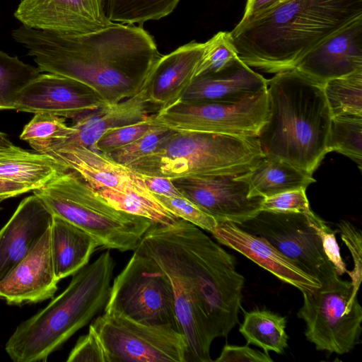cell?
<instances>
[{
	"instance_id": "obj_46",
	"label": "cell",
	"mask_w": 362,
	"mask_h": 362,
	"mask_svg": "<svg viewBox=\"0 0 362 362\" xmlns=\"http://www.w3.org/2000/svg\"><path fill=\"white\" fill-rule=\"evenodd\" d=\"M14 145L8 139L7 135L5 133L0 132V150L11 148Z\"/></svg>"
},
{
	"instance_id": "obj_39",
	"label": "cell",
	"mask_w": 362,
	"mask_h": 362,
	"mask_svg": "<svg viewBox=\"0 0 362 362\" xmlns=\"http://www.w3.org/2000/svg\"><path fill=\"white\" fill-rule=\"evenodd\" d=\"M309 222L317 230L322 245L324 252L334 265L337 274L340 276L345 273H349L346 264L344 262L340 248L336 239L337 230H333L326 223L316 215L312 210L306 214Z\"/></svg>"
},
{
	"instance_id": "obj_7",
	"label": "cell",
	"mask_w": 362,
	"mask_h": 362,
	"mask_svg": "<svg viewBox=\"0 0 362 362\" xmlns=\"http://www.w3.org/2000/svg\"><path fill=\"white\" fill-rule=\"evenodd\" d=\"M33 192L52 215L91 235L100 247L134 251L144 234L155 224L146 218L114 208L71 170Z\"/></svg>"
},
{
	"instance_id": "obj_2",
	"label": "cell",
	"mask_w": 362,
	"mask_h": 362,
	"mask_svg": "<svg viewBox=\"0 0 362 362\" xmlns=\"http://www.w3.org/2000/svg\"><path fill=\"white\" fill-rule=\"evenodd\" d=\"M171 267L192 293L214 339L239 322L244 276L235 258L201 228L182 219L153 224L135 250Z\"/></svg>"
},
{
	"instance_id": "obj_17",
	"label": "cell",
	"mask_w": 362,
	"mask_h": 362,
	"mask_svg": "<svg viewBox=\"0 0 362 362\" xmlns=\"http://www.w3.org/2000/svg\"><path fill=\"white\" fill-rule=\"evenodd\" d=\"M295 69L322 86L362 69V17L313 48Z\"/></svg>"
},
{
	"instance_id": "obj_42",
	"label": "cell",
	"mask_w": 362,
	"mask_h": 362,
	"mask_svg": "<svg viewBox=\"0 0 362 362\" xmlns=\"http://www.w3.org/2000/svg\"><path fill=\"white\" fill-rule=\"evenodd\" d=\"M216 362H272L268 352L259 351L248 346L226 344L223 348Z\"/></svg>"
},
{
	"instance_id": "obj_6",
	"label": "cell",
	"mask_w": 362,
	"mask_h": 362,
	"mask_svg": "<svg viewBox=\"0 0 362 362\" xmlns=\"http://www.w3.org/2000/svg\"><path fill=\"white\" fill-rule=\"evenodd\" d=\"M263 156L257 137L172 130L153 151L125 166L171 180L240 175Z\"/></svg>"
},
{
	"instance_id": "obj_15",
	"label": "cell",
	"mask_w": 362,
	"mask_h": 362,
	"mask_svg": "<svg viewBox=\"0 0 362 362\" xmlns=\"http://www.w3.org/2000/svg\"><path fill=\"white\" fill-rule=\"evenodd\" d=\"M152 111L156 110L148 101L143 88L129 98L105 104L74 120L70 131L62 136L29 144L43 154L72 146L91 148L107 130L146 119Z\"/></svg>"
},
{
	"instance_id": "obj_37",
	"label": "cell",
	"mask_w": 362,
	"mask_h": 362,
	"mask_svg": "<svg viewBox=\"0 0 362 362\" xmlns=\"http://www.w3.org/2000/svg\"><path fill=\"white\" fill-rule=\"evenodd\" d=\"M342 241L346 245L353 259L354 267L348 273L351 278L352 293L349 304H351L357 298L358 291L362 279V236L361 232L352 223L341 220L337 223V230Z\"/></svg>"
},
{
	"instance_id": "obj_31",
	"label": "cell",
	"mask_w": 362,
	"mask_h": 362,
	"mask_svg": "<svg viewBox=\"0 0 362 362\" xmlns=\"http://www.w3.org/2000/svg\"><path fill=\"white\" fill-rule=\"evenodd\" d=\"M42 72L0 50V110H14L18 93Z\"/></svg>"
},
{
	"instance_id": "obj_36",
	"label": "cell",
	"mask_w": 362,
	"mask_h": 362,
	"mask_svg": "<svg viewBox=\"0 0 362 362\" xmlns=\"http://www.w3.org/2000/svg\"><path fill=\"white\" fill-rule=\"evenodd\" d=\"M65 118L46 112L35 113L25 125L20 139L28 143L45 141L65 135L70 131Z\"/></svg>"
},
{
	"instance_id": "obj_30",
	"label": "cell",
	"mask_w": 362,
	"mask_h": 362,
	"mask_svg": "<svg viewBox=\"0 0 362 362\" xmlns=\"http://www.w3.org/2000/svg\"><path fill=\"white\" fill-rule=\"evenodd\" d=\"M323 90L332 117H362V69L327 81Z\"/></svg>"
},
{
	"instance_id": "obj_28",
	"label": "cell",
	"mask_w": 362,
	"mask_h": 362,
	"mask_svg": "<svg viewBox=\"0 0 362 362\" xmlns=\"http://www.w3.org/2000/svg\"><path fill=\"white\" fill-rule=\"evenodd\" d=\"M95 190L114 208L146 218L155 224L171 225L180 219L148 189L121 192L110 187H101Z\"/></svg>"
},
{
	"instance_id": "obj_3",
	"label": "cell",
	"mask_w": 362,
	"mask_h": 362,
	"mask_svg": "<svg viewBox=\"0 0 362 362\" xmlns=\"http://www.w3.org/2000/svg\"><path fill=\"white\" fill-rule=\"evenodd\" d=\"M362 17V0H286L230 32L239 59L267 73L294 69L327 37Z\"/></svg>"
},
{
	"instance_id": "obj_21",
	"label": "cell",
	"mask_w": 362,
	"mask_h": 362,
	"mask_svg": "<svg viewBox=\"0 0 362 362\" xmlns=\"http://www.w3.org/2000/svg\"><path fill=\"white\" fill-rule=\"evenodd\" d=\"M53 215L35 194L24 198L0 230V280L36 245Z\"/></svg>"
},
{
	"instance_id": "obj_33",
	"label": "cell",
	"mask_w": 362,
	"mask_h": 362,
	"mask_svg": "<svg viewBox=\"0 0 362 362\" xmlns=\"http://www.w3.org/2000/svg\"><path fill=\"white\" fill-rule=\"evenodd\" d=\"M204 44V50L195 78L216 73L238 57L237 51L228 31L217 33Z\"/></svg>"
},
{
	"instance_id": "obj_14",
	"label": "cell",
	"mask_w": 362,
	"mask_h": 362,
	"mask_svg": "<svg viewBox=\"0 0 362 362\" xmlns=\"http://www.w3.org/2000/svg\"><path fill=\"white\" fill-rule=\"evenodd\" d=\"M107 104L93 88L59 74H40L18 93L14 110L46 112L73 121Z\"/></svg>"
},
{
	"instance_id": "obj_9",
	"label": "cell",
	"mask_w": 362,
	"mask_h": 362,
	"mask_svg": "<svg viewBox=\"0 0 362 362\" xmlns=\"http://www.w3.org/2000/svg\"><path fill=\"white\" fill-rule=\"evenodd\" d=\"M298 317L305 322V335L318 351L337 354L350 352L361 332L362 308L356 298L349 305L351 281L339 276L319 288L301 291Z\"/></svg>"
},
{
	"instance_id": "obj_26",
	"label": "cell",
	"mask_w": 362,
	"mask_h": 362,
	"mask_svg": "<svg viewBox=\"0 0 362 362\" xmlns=\"http://www.w3.org/2000/svg\"><path fill=\"white\" fill-rule=\"evenodd\" d=\"M67 170L47 154L30 153L16 146L0 150V179L28 185L33 190Z\"/></svg>"
},
{
	"instance_id": "obj_8",
	"label": "cell",
	"mask_w": 362,
	"mask_h": 362,
	"mask_svg": "<svg viewBox=\"0 0 362 362\" xmlns=\"http://www.w3.org/2000/svg\"><path fill=\"white\" fill-rule=\"evenodd\" d=\"M104 310L146 325L179 331L168 276L155 260L137 250L114 279Z\"/></svg>"
},
{
	"instance_id": "obj_5",
	"label": "cell",
	"mask_w": 362,
	"mask_h": 362,
	"mask_svg": "<svg viewBox=\"0 0 362 362\" xmlns=\"http://www.w3.org/2000/svg\"><path fill=\"white\" fill-rule=\"evenodd\" d=\"M115 262L109 250L86 264L45 308L19 324L6 343L15 362L45 361L107 302Z\"/></svg>"
},
{
	"instance_id": "obj_12",
	"label": "cell",
	"mask_w": 362,
	"mask_h": 362,
	"mask_svg": "<svg viewBox=\"0 0 362 362\" xmlns=\"http://www.w3.org/2000/svg\"><path fill=\"white\" fill-rule=\"evenodd\" d=\"M236 225L267 240L320 284L339 276L327 257L320 238L306 214L259 210Z\"/></svg>"
},
{
	"instance_id": "obj_24",
	"label": "cell",
	"mask_w": 362,
	"mask_h": 362,
	"mask_svg": "<svg viewBox=\"0 0 362 362\" xmlns=\"http://www.w3.org/2000/svg\"><path fill=\"white\" fill-rule=\"evenodd\" d=\"M99 247L89 233L53 215L50 226V248L54 273L60 280L74 275L88 264Z\"/></svg>"
},
{
	"instance_id": "obj_48",
	"label": "cell",
	"mask_w": 362,
	"mask_h": 362,
	"mask_svg": "<svg viewBox=\"0 0 362 362\" xmlns=\"http://www.w3.org/2000/svg\"><path fill=\"white\" fill-rule=\"evenodd\" d=\"M286 1V0H280V2H279V3H281V2H282V1Z\"/></svg>"
},
{
	"instance_id": "obj_40",
	"label": "cell",
	"mask_w": 362,
	"mask_h": 362,
	"mask_svg": "<svg viewBox=\"0 0 362 362\" xmlns=\"http://www.w3.org/2000/svg\"><path fill=\"white\" fill-rule=\"evenodd\" d=\"M305 189V188H300L284 192L272 197H264L260 210L308 214L311 209Z\"/></svg>"
},
{
	"instance_id": "obj_47",
	"label": "cell",
	"mask_w": 362,
	"mask_h": 362,
	"mask_svg": "<svg viewBox=\"0 0 362 362\" xmlns=\"http://www.w3.org/2000/svg\"><path fill=\"white\" fill-rule=\"evenodd\" d=\"M6 199H7V198H6V197H0V210L1 209V202H2L4 200Z\"/></svg>"
},
{
	"instance_id": "obj_22",
	"label": "cell",
	"mask_w": 362,
	"mask_h": 362,
	"mask_svg": "<svg viewBox=\"0 0 362 362\" xmlns=\"http://www.w3.org/2000/svg\"><path fill=\"white\" fill-rule=\"evenodd\" d=\"M267 87V79L236 57L222 70L196 77L180 101L235 103Z\"/></svg>"
},
{
	"instance_id": "obj_4",
	"label": "cell",
	"mask_w": 362,
	"mask_h": 362,
	"mask_svg": "<svg viewBox=\"0 0 362 362\" xmlns=\"http://www.w3.org/2000/svg\"><path fill=\"white\" fill-rule=\"evenodd\" d=\"M268 115L257 136L264 156L313 175L327 151L332 115L323 86L296 69L267 80Z\"/></svg>"
},
{
	"instance_id": "obj_44",
	"label": "cell",
	"mask_w": 362,
	"mask_h": 362,
	"mask_svg": "<svg viewBox=\"0 0 362 362\" xmlns=\"http://www.w3.org/2000/svg\"><path fill=\"white\" fill-rule=\"evenodd\" d=\"M280 0H247L243 16L240 22H245L277 5Z\"/></svg>"
},
{
	"instance_id": "obj_18",
	"label": "cell",
	"mask_w": 362,
	"mask_h": 362,
	"mask_svg": "<svg viewBox=\"0 0 362 362\" xmlns=\"http://www.w3.org/2000/svg\"><path fill=\"white\" fill-rule=\"evenodd\" d=\"M59 281L51 255L49 228L33 250L0 280V299L15 305L42 302L53 298Z\"/></svg>"
},
{
	"instance_id": "obj_20",
	"label": "cell",
	"mask_w": 362,
	"mask_h": 362,
	"mask_svg": "<svg viewBox=\"0 0 362 362\" xmlns=\"http://www.w3.org/2000/svg\"><path fill=\"white\" fill-rule=\"evenodd\" d=\"M212 235L220 244L240 252L300 291L320 286L318 280L298 268L267 240L243 230L233 222L218 221Z\"/></svg>"
},
{
	"instance_id": "obj_11",
	"label": "cell",
	"mask_w": 362,
	"mask_h": 362,
	"mask_svg": "<svg viewBox=\"0 0 362 362\" xmlns=\"http://www.w3.org/2000/svg\"><path fill=\"white\" fill-rule=\"evenodd\" d=\"M153 115L174 131L257 137L267 119V87L235 103L178 101Z\"/></svg>"
},
{
	"instance_id": "obj_1",
	"label": "cell",
	"mask_w": 362,
	"mask_h": 362,
	"mask_svg": "<svg viewBox=\"0 0 362 362\" xmlns=\"http://www.w3.org/2000/svg\"><path fill=\"white\" fill-rule=\"evenodd\" d=\"M41 72L66 76L93 88L107 103L139 93L161 56L142 25L113 23L103 30L69 35L21 25L11 32Z\"/></svg>"
},
{
	"instance_id": "obj_41",
	"label": "cell",
	"mask_w": 362,
	"mask_h": 362,
	"mask_svg": "<svg viewBox=\"0 0 362 362\" xmlns=\"http://www.w3.org/2000/svg\"><path fill=\"white\" fill-rule=\"evenodd\" d=\"M67 362H107L106 355L96 332L90 325L81 336L66 359Z\"/></svg>"
},
{
	"instance_id": "obj_38",
	"label": "cell",
	"mask_w": 362,
	"mask_h": 362,
	"mask_svg": "<svg viewBox=\"0 0 362 362\" xmlns=\"http://www.w3.org/2000/svg\"><path fill=\"white\" fill-rule=\"evenodd\" d=\"M155 196L163 205L177 218L211 234L214 232L218 225L216 219L186 198L169 197L158 194H155Z\"/></svg>"
},
{
	"instance_id": "obj_34",
	"label": "cell",
	"mask_w": 362,
	"mask_h": 362,
	"mask_svg": "<svg viewBox=\"0 0 362 362\" xmlns=\"http://www.w3.org/2000/svg\"><path fill=\"white\" fill-rule=\"evenodd\" d=\"M171 131L158 124L136 140L104 154L115 163L127 165L153 151Z\"/></svg>"
},
{
	"instance_id": "obj_23",
	"label": "cell",
	"mask_w": 362,
	"mask_h": 362,
	"mask_svg": "<svg viewBox=\"0 0 362 362\" xmlns=\"http://www.w3.org/2000/svg\"><path fill=\"white\" fill-rule=\"evenodd\" d=\"M47 155L77 173L94 189L110 187L124 192L147 188L138 174L88 147L72 146Z\"/></svg>"
},
{
	"instance_id": "obj_45",
	"label": "cell",
	"mask_w": 362,
	"mask_h": 362,
	"mask_svg": "<svg viewBox=\"0 0 362 362\" xmlns=\"http://www.w3.org/2000/svg\"><path fill=\"white\" fill-rule=\"evenodd\" d=\"M30 191L33 189L28 185L0 179V197L8 199Z\"/></svg>"
},
{
	"instance_id": "obj_25",
	"label": "cell",
	"mask_w": 362,
	"mask_h": 362,
	"mask_svg": "<svg viewBox=\"0 0 362 362\" xmlns=\"http://www.w3.org/2000/svg\"><path fill=\"white\" fill-rule=\"evenodd\" d=\"M250 187V196L269 197L306 189L315 182L313 175L279 158L264 156L246 173L237 176Z\"/></svg>"
},
{
	"instance_id": "obj_43",
	"label": "cell",
	"mask_w": 362,
	"mask_h": 362,
	"mask_svg": "<svg viewBox=\"0 0 362 362\" xmlns=\"http://www.w3.org/2000/svg\"><path fill=\"white\" fill-rule=\"evenodd\" d=\"M141 178L146 187L154 194L169 197H183L171 179L136 173Z\"/></svg>"
},
{
	"instance_id": "obj_29",
	"label": "cell",
	"mask_w": 362,
	"mask_h": 362,
	"mask_svg": "<svg viewBox=\"0 0 362 362\" xmlns=\"http://www.w3.org/2000/svg\"><path fill=\"white\" fill-rule=\"evenodd\" d=\"M180 0H101L106 17L113 23H139L168 16Z\"/></svg>"
},
{
	"instance_id": "obj_35",
	"label": "cell",
	"mask_w": 362,
	"mask_h": 362,
	"mask_svg": "<svg viewBox=\"0 0 362 362\" xmlns=\"http://www.w3.org/2000/svg\"><path fill=\"white\" fill-rule=\"evenodd\" d=\"M157 125L151 115L142 121L107 130L90 148L106 153L136 140Z\"/></svg>"
},
{
	"instance_id": "obj_10",
	"label": "cell",
	"mask_w": 362,
	"mask_h": 362,
	"mask_svg": "<svg viewBox=\"0 0 362 362\" xmlns=\"http://www.w3.org/2000/svg\"><path fill=\"white\" fill-rule=\"evenodd\" d=\"M107 362H186V344L179 331L141 323L105 312L90 325Z\"/></svg>"
},
{
	"instance_id": "obj_27",
	"label": "cell",
	"mask_w": 362,
	"mask_h": 362,
	"mask_svg": "<svg viewBox=\"0 0 362 362\" xmlns=\"http://www.w3.org/2000/svg\"><path fill=\"white\" fill-rule=\"evenodd\" d=\"M285 317L266 310H255L245 313L239 331L248 344L264 351L283 354L288 347Z\"/></svg>"
},
{
	"instance_id": "obj_19",
	"label": "cell",
	"mask_w": 362,
	"mask_h": 362,
	"mask_svg": "<svg viewBox=\"0 0 362 362\" xmlns=\"http://www.w3.org/2000/svg\"><path fill=\"white\" fill-rule=\"evenodd\" d=\"M205 44L194 40L161 55L151 67L144 88L157 112L180 101L195 78Z\"/></svg>"
},
{
	"instance_id": "obj_16",
	"label": "cell",
	"mask_w": 362,
	"mask_h": 362,
	"mask_svg": "<svg viewBox=\"0 0 362 362\" xmlns=\"http://www.w3.org/2000/svg\"><path fill=\"white\" fill-rule=\"evenodd\" d=\"M13 15L27 28L69 35L94 33L113 23L101 0H22Z\"/></svg>"
},
{
	"instance_id": "obj_13",
	"label": "cell",
	"mask_w": 362,
	"mask_h": 362,
	"mask_svg": "<svg viewBox=\"0 0 362 362\" xmlns=\"http://www.w3.org/2000/svg\"><path fill=\"white\" fill-rule=\"evenodd\" d=\"M237 176L185 177L172 180L183 197L217 221L238 224L260 210L264 197L250 196L249 185Z\"/></svg>"
},
{
	"instance_id": "obj_32",
	"label": "cell",
	"mask_w": 362,
	"mask_h": 362,
	"mask_svg": "<svg viewBox=\"0 0 362 362\" xmlns=\"http://www.w3.org/2000/svg\"><path fill=\"white\" fill-rule=\"evenodd\" d=\"M337 151L362 166V117H333L331 122L327 151Z\"/></svg>"
}]
</instances>
